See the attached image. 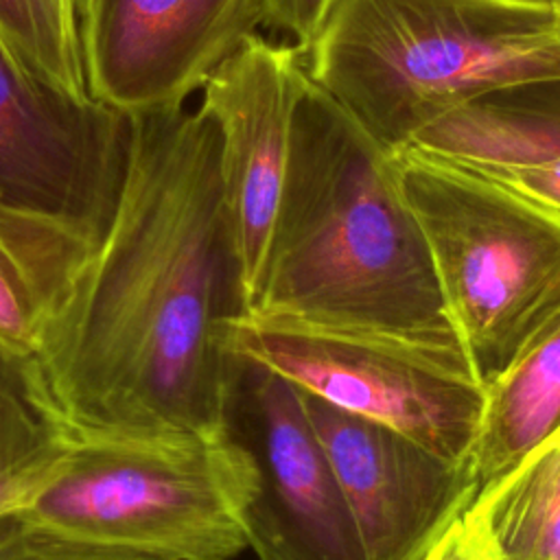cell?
Here are the masks:
<instances>
[{
	"label": "cell",
	"mask_w": 560,
	"mask_h": 560,
	"mask_svg": "<svg viewBox=\"0 0 560 560\" xmlns=\"http://www.w3.org/2000/svg\"><path fill=\"white\" fill-rule=\"evenodd\" d=\"M79 440L37 357L0 339V514H15Z\"/></svg>",
	"instance_id": "14"
},
{
	"label": "cell",
	"mask_w": 560,
	"mask_h": 560,
	"mask_svg": "<svg viewBox=\"0 0 560 560\" xmlns=\"http://www.w3.org/2000/svg\"><path fill=\"white\" fill-rule=\"evenodd\" d=\"M245 315L466 357L402 195L396 153L313 81L293 114L269 258Z\"/></svg>",
	"instance_id": "2"
},
{
	"label": "cell",
	"mask_w": 560,
	"mask_h": 560,
	"mask_svg": "<svg viewBox=\"0 0 560 560\" xmlns=\"http://www.w3.org/2000/svg\"><path fill=\"white\" fill-rule=\"evenodd\" d=\"M225 350L256 359L348 413L387 424L455 462H470L486 387L466 357L258 315L228 324Z\"/></svg>",
	"instance_id": "6"
},
{
	"label": "cell",
	"mask_w": 560,
	"mask_h": 560,
	"mask_svg": "<svg viewBox=\"0 0 560 560\" xmlns=\"http://www.w3.org/2000/svg\"><path fill=\"white\" fill-rule=\"evenodd\" d=\"M260 28V0H103L88 90L127 116L186 107Z\"/></svg>",
	"instance_id": "11"
},
{
	"label": "cell",
	"mask_w": 560,
	"mask_h": 560,
	"mask_svg": "<svg viewBox=\"0 0 560 560\" xmlns=\"http://www.w3.org/2000/svg\"><path fill=\"white\" fill-rule=\"evenodd\" d=\"M339 0H260L262 28L291 37V44L306 55Z\"/></svg>",
	"instance_id": "19"
},
{
	"label": "cell",
	"mask_w": 560,
	"mask_h": 560,
	"mask_svg": "<svg viewBox=\"0 0 560 560\" xmlns=\"http://www.w3.org/2000/svg\"><path fill=\"white\" fill-rule=\"evenodd\" d=\"M101 4L103 0H68V9L72 15V24H74V33H77V42L83 59L90 50V44L96 31Z\"/></svg>",
	"instance_id": "22"
},
{
	"label": "cell",
	"mask_w": 560,
	"mask_h": 560,
	"mask_svg": "<svg viewBox=\"0 0 560 560\" xmlns=\"http://www.w3.org/2000/svg\"><path fill=\"white\" fill-rule=\"evenodd\" d=\"M0 560H158L112 547L70 540L33 525L13 514V523L0 540Z\"/></svg>",
	"instance_id": "18"
},
{
	"label": "cell",
	"mask_w": 560,
	"mask_h": 560,
	"mask_svg": "<svg viewBox=\"0 0 560 560\" xmlns=\"http://www.w3.org/2000/svg\"><path fill=\"white\" fill-rule=\"evenodd\" d=\"M247 459L223 433L81 438L15 516L70 540L158 560H232L247 549Z\"/></svg>",
	"instance_id": "5"
},
{
	"label": "cell",
	"mask_w": 560,
	"mask_h": 560,
	"mask_svg": "<svg viewBox=\"0 0 560 560\" xmlns=\"http://www.w3.org/2000/svg\"><path fill=\"white\" fill-rule=\"evenodd\" d=\"M560 424V315L486 387L470 464L479 488Z\"/></svg>",
	"instance_id": "15"
},
{
	"label": "cell",
	"mask_w": 560,
	"mask_h": 560,
	"mask_svg": "<svg viewBox=\"0 0 560 560\" xmlns=\"http://www.w3.org/2000/svg\"><path fill=\"white\" fill-rule=\"evenodd\" d=\"M241 313L214 125L129 116L114 212L35 354L57 405L85 440L217 438Z\"/></svg>",
	"instance_id": "1"
},
{
	"label": "cell",
	"mask_w": 560,
	"mask_h": 560,
	"mask_svg": "<svg viewBox=\"0 0 560 560\" xmlns=\"http://www.w3.org/2000/svg\"><path fill=\"white\" fill-rule=\"evenodd\" d=\"M304 57L394 153L490 92L560 79L553 7L516 0H339Z\"/></svg>",
	"instance_id": "3"
},
{
	"label": "cell",
	"mask_w": 560,
	"mask_h": 560,
	"mask_svg": "<svg viewBox=\"0 0 560 560\" xmlns=\"http://www.w3.org/2000/svg\"><path fill=\"white\" fill-rule=\"evenodd\" d=\"M464 518L497 560H560V424L481 486Z\"/></svg>",
	"instance_id": "16"
},
{
	"label": "cell",
	"mask_w": 560,
	"mask_h": 560,
	"mask_svg": "<svg viewBox=\"0 0 560 560\" xmlns=\"http://www.w3.org/2000/svg\"><path fill=\"white\" fill-rule=\"evenodd\" d=\"M129 116L46 85L0 44V197L101 238L122 182Z\"/></svg>",
	"instance_id": "9"
},
{
	"label": "cell",
	"mask_w": 560,
	"mask_h": 560,
	"mask_svg": "<svg viewBox=\"0 0 560 560\" xmlns=\"http://www.w3.org/2000/svg\"><path fill=\"white\" fill-rule=\"evenodd\" d=\"M422 560H497L486 540L464 518H455L429 547Z\"/></svg>",
	"instance_id": "21"
},
{
	"label": "cell",
	"mask_w": 560,
	"mask_h": 560,
	"mask_svg": "<svg viewBox=\"0 0 560 560\" xmlns=\"http://www.w3.org/2000/svg\"><path fill=\"white\" fill-rule=\"evenodd\" d=\"M411 144L470 171L560 158V79L490 92L424 127Z\"/></svg>",
	"instance_id": "13"
},
{
	"label": "cell",
	"mask_w": 560,
	"mask_h": 560,
	"mask_svg": "<svg viewBox=\"0 0 560 560\" xmlns=\"http://www.w3.org/2000/svg\"><path fill=\"white\" fill-rule=\"evenodd\" d=\"M311 85L291 42L249 35L203 83L197 109L219 138V171L245 315L258 295L276 230L291 125Z\"/></svg>",
	"instance_id": "8"
},
{
	"label": "cell",
	"mask_w": 560,
	"mask_h": 560,
	"mask_svg": "<svg viewBox=\"0 0 560 560\" xmlns=\"http://www.w3.org/2000/svg\"><path fill=\"white\" fill-rule=\"evenodd\" d=\"M221 433L247 459L243 527L258 560H368L295 385L228 350Z\"/></svg>",
	"instance_id": "7"
},
{
	"label": "cell",
	"mask_w": 560,
	"mask_h": 560,
	"mask_svg": "<svg viewBox=\"0 0 560 560\" xmlns=\"http://www.w3.org/2000/svg\"><path fill=\"white\" fill-rule=\"evenodd\" d=\"M553 31H556V37L560 39V4L553 7Z\"/></svg>",
	"instance_id": "23"
},
{
	"label": "cell",
	"mask_w": 560,
	"mask_h": 560,
	"mask_svg": "<svg viewBox=\"0 0 560 560\" xmlns=\"http://www.w3.org/2000/svg\"><path fill=\"white\" fill-rule=\"evenodd\" d=\"M560 212V158H536L475 171Z\"/></svg>",
	"instance_id": "20"
},
{
	"label": "cell",
	"mask_w": 560,
	"mask_h": 560,
	"mask_svg": "<svg viewBox=\"0 0 560 560\" xmlns=\"http://www.w3.org/2000/svg\"><path fill=\"white\" fill-rule=\"evenodd\" d=\"M83 225L0 197V339L37 354L94 256Z\"/></svg>",
	"instance_id": "12"
},
{
	"label": "cell",
	"mask_w": 560,
	"mask_h": 560,
	"mask_svg": "<svg viewBox=\"0 0 560 560\" xmlns=\"http://www.w3.org/2000/svg\"><path fill=\"white\" fill-rule=\"evenodd\" d=\"M368 560H422L479 490L470 462L300 389Z\"/></svg>",
	"instance_id": "10"
},
{
	"label": "cell",
	"mask_w": 560,
	"mask_h": 560,
	"mask_svg": "<svg viewBox=\"0 0 560 560\" xmlns=\"http://www.w3.org/2000/svg\"><path fill=\"white\" fill-rule=\"evenodd\" d=\"M396 166L446 315L488 387L560 315V212L413 144Z\"/></svg>",
	"instance_id": "4"
},
{
	"label": "cell",
	"mask_w": 560,
	"mask_h": 560,
	"mask_svg": "<svg viewBox=\"0 0 560 560\" xmlns=\"http://www.w3.org/2000/svg\"><path fill=\"white\" fill-rule=\"evenodd\" d=\"M516 2H527V4H545V7H556L560 0H516Z\"/></svg>",
	"instance_id": "24"
},
{
	"label": "cell",
	"mask_w": 560,
	"mask_h": 560,
	"mask_svg": "<svg viewBox=\"0 0 560 560\" xmlns=\"http://www.w3.org/2000/svg\"><path fill=\"white\" fill-rule=\"evenodd\" d=\"M0 44L46 85L79 103L94 101L68 0H0Z\"/></svg>",
	"instance_id": "17"
}]
</instances>
